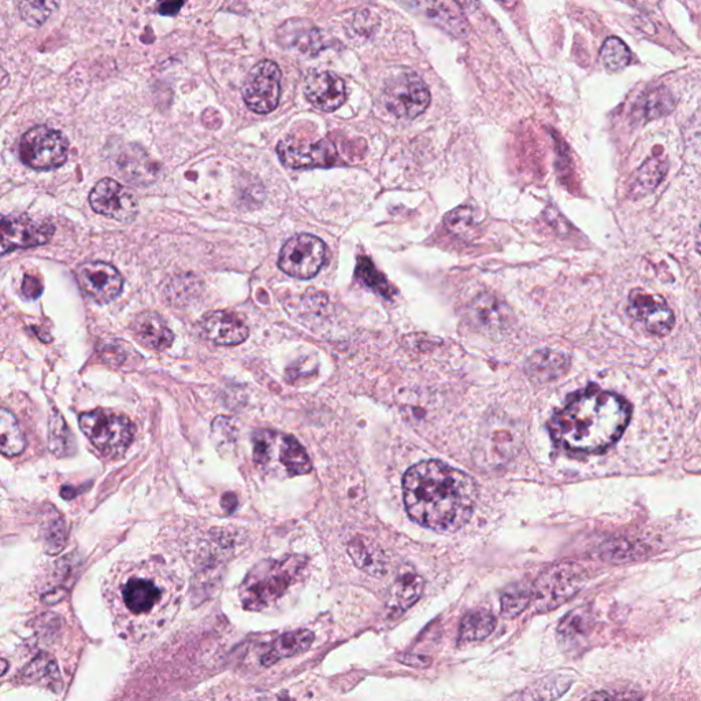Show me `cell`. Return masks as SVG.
Here are the masks:
<instances>
[{"label":"cell","instance_id":"25","mask_svg":"<svg viewBox=\"0 0 701 701\" xmlns=\"http://www.w3.org/2000/svg\"><path fill=\"white\" fill-rule=\"evenodd\" d=\"M425 582L414 571H406L393 586V603L400 611L409 610L421 599Z\"/></svg>","mask_w":701,"mask_h":701},{"label":"cell","instance_id":"39","mask_svg":"<svg viewBox=\"0 0 701 701\" xmlns=\"http://www.w3.org/2000/svg\"><path fill=\"white\" fill-rule=\"evenodd\" d=\"M9 83V73H7L6 70L2 68V66H0V91H2L3 88H6L7 85H9Z\"/></svg>","mask_w":701,"mask_h":701},{"label":"cell","instance_id":"27","mask_svg":"<svg viewBox=\"0 0 701 701\" xmlns=\"http://www.w3.org/2000/svg\"><path fill=\"white\" fill-rule=\"evenodd\" d=\"M48 440H50L51 452L59 456V458L72 455L76 451L72 430L66 425L65 419H63L62 414L57 409L51 410Z\"/></svg>","mask_w":701,"mask_h":701},{"label":"cell","instance_id":"16","mask_svg":"<svg viewBox=\"0 0 701 701\" xmlns=\"http://www.w3.org/2000/svg\"><path fill=\"white\" fill-rule=\"evenodd\" d=\"M291 584V571L284 566L270 567L265 573L251 577L244 584L243 602L251 610H258L277 599Z\"/></svg>","mask_w":701,"mask_h":701},{"label":"cell","instance_id":"38","mask_svg":"<svg viewBox=\"0 0 701 701\" xmlns=\"http://www.w3.org/2000/svg\"><path fill=\"white\" fill-rule=\"evenodd\" d=\"M183 6V2L162 3V5L159 6V13L163 14V16H174Z\"/></svg>","mask_w":701,"mask_h":701},{"label":"cell","instance_id":"33","mask_svg":"<svg viewBox=\"0 0 701 701\" xmlns=\"http://www.w3.org/2000/svg\"><path fill=\"white\" fill-rule=\"evenodd\" d=\"M120 168L129 181L147 183L148 178L157 176L154 166L148 161L144 152H125V159L120 161Z\"/></svg>","mask_w":701,"mask_h":701},{"label":"cell","instance_id":"31","mask_svg":"<svg viewBox=\"0 0 701 701\" xmlns=\"http://www.w3.org/2000/svg\"><path fill=\"white\" fill-rule=\"evenodd\" d=\"M592 628V615L585 608H576L560 622L558 633L563 640L576 641L588 634Z\"/></svg>","mask_w":701,"mask_h":701},{"label":"cell","instance_id":"10","mask_svg":"<svg viewBox=\"0 0 701 701\" xmlns=\"http://www.w3.org/2000/svg\"><path fill=\"white\" fill-rule=\"evenodd\" d=\"M55 226L27 214L0 215V257L16 250L43 246L53 239Z\"/></svg>","mask_w":701,"mask_h":701},{"label":"cell","instance_id":"14","mask_svg":"<svg viewBox=\"0 0 701 701\" xmlns=\"http://www.w3.org/2000/svg\"><path fill=\"white\" fill-rule=\"evenodd\" d=\"M76 276L85 295L96 303L113 302L121 295L124 288V280L120 272L110 263H83L77 269Z\"/></svg>","mask_w":701,"mask_h":701},{"label":"cell","instance_id":"28","mask_svg":"<svg viewBox=\"0 0 701 701\" xmlns=\"http://www.w3.org/2000/svg\"><path fill=\"white\" fill-rule=\"evenodd\" d=\"M567 359L554 351H541L533 355L529 362V372L539 380H552L566 370Z\"/></svg>","mask_w":701,"mask_h":701},{"label":"cell","instance_id":"13","mask_svg":"<svg viewBox=\"0 0 701 701\" xmlns=\"http://www.w3.org/2000/svg\"><path fill=\"white\" fill-rule=\"evenodd\" d=\"M89 203L96 213L120 222H132L139 213L135 195L113 178H103L95 185Z\"/></svg>","mask_w":701,"mask_h":701},{"label":"cell","instance_id":"40","mask_svg":"<svg viewBox=\"0 0 701 701\" xmlns=\"http://www.w3.org/2000/svg\"><path fill=\"white\" fill-rule=\"evenodd\" d=\"M7 671V662L6 660L0 659V675L5 674Z\"/></svg>","mask_w":701,"mask_h":701},{"label":"cell","instance_id":"18","mask_svg":"<svg viewBox=\"0 0 701 701\" xmlns=\"http://www.w3.org/2000/svg\"><path fill=\"white\" fill-rule=\"evenodd\" d=\"M203 330L207 339L220 346H237L248 337V328L244 321L229 311H214L203 320Z\"/></svg>","mask_w":701,"mask_h":701},{"label":"cell","instance_id":"4","mask_svg":"<svg viewBox=\"0 0 701 701\" xmlns=\"http://www.w3.org/2000/svg\"><path fill=\"white\" fill-rule=\"evenodd\" d=\"M252 444L254 461L262 469L272 470L274 462H277L289 477L302 476L313 469L309 455L295 437L272 430H259L252 437Z\"/></svg>","mask_w":701,"mask_h":701},{"label":"cell","instance_id":"15","mask_svg":"<svg viewBox=\"0 0 701 701\" xmlns=\"http://www.w3.org/2000/svg\"><path fill=\"white\" fill-rule=\"evenodd\" d=\"M629 313L637 321L643 322L649 332L658 336L669 335L675 322L673 311L666 300L644 289L630 292Z\"/></svg>","mask_w":701,"mask_h":701},{"label":"cell","instance_id":"30","mask_svg":"<svg viewBox=\"0 0 701 701\" xmlns=\"http://www.w3.org/2000/svg\"><path fill=\"white\" fill-rule=\"evenodd\" d=\"M674 106V98L669 89L655 88L641 100V113H643L645 120L652 121L655 118L667 116L673 111Z\"/></svg>","mask_w":701,"mask_h":701},{"label":"cell","instance_id":"32","mask_svg":"<svg viewBox=\"0 0 701 701\" xmlns=\"http://www.w3.org/2000/svg\"><path fill=\"white\" fill-rule=\"evenodd\" d=\"M355 276L359 281H362L366 287L373 289L374 292L380 293L384 298H392L395 289L388 283L387 278L382 276L373 265L369 258H359L356 265Z\"/></svg>","mask_w":701,"mask_h":701},{"label":"cell","instance_id":"23","mask_svg":"<svg viewBox=\"0 0 701 701\" xmlns=\"http://www.w3.org/2000/svg\"><path fill=\"white\" fill-rule=\"evenodd\" d=\"M496 628V618L489 611L478 610L463 618L459 628L458 643L461 645L480 643Z\"/></svg>","mask_w":701,"mask_h":701},{"label":"cell","instance_id":"36","mask_svg":"<svg viewBox=\"0 0 701 701\" xmlns=\"http://www.w3.org/2000/svg\"><path fill=\"white\" fill-rule=\"evenodd\" d=\"M643 695H639L637 691H599L591 693L582 701H641Z\"/></svg>","mask_w":701,"mask_h":701},{"label":"cell","instance_id":"35","mask_svg":"<svg viewBox=\"0 0 701 701\" xmlns=\"http://www.w3.org/2000/svg\"><path fill=\"white\" fill-rule=\"evenodd\" d=\"M55 9L57 3L54 2H22L18 5L22 20L36 28L42 27Z\"/></svg>","mask_w":701,"mask_h":701},{"label":"cell","instance_id":"24","mask_svg":"<svg viewBox=\"0 0 701 701\" xmlns=\"http://www.w3.org/2000/svg\"><path fill=\"white\" fill-rule=\"evenodd\" d=\"M27 447L24 430L16 415L0 407V452L6 456H17Z\"/></svg>","mask_w":701,"mask_h":701},{"label":"cell","instance_id":"9","mask_svg":"<svg viewBox=\"0 0 701 701\" xmlns=\"http://www.w3.org/2000/svg\"><path fill=\"white\" fill-rule=\"evenodd\" d=\"M584 584L582 571L573 566H558L545 571L532 588L534 610L539 613L555 610L571 599Z\"/></svg>","mask_w":701,"mask_h":701},{"label":"cell","instance_id":"8","mask_svg":"<svg viewBox=\"0 0 701 701\" xmlns=\"http://www.w3.org/2000/svg\"><path fill=\"white\" fill-rule=\"evenodd\" d=\"M430 91L424 80L413 72H403L388 81L384 102L393 116L414 120L430 105Z\"/></svg>","mask_w":701,"mask_h":701},{"label":"cell","instance_id":"29","mask_svg":"<svg viewBox=\"0 0 701 701\" xmlns=\"http://www.w3.org/2000/svg\"><path fill=\"white\" fill-rule=\"evenodd\" d=\"M600 58L604 68L610 73L622 72L626 66L632 61V53H630L628 44L622 42L619 37H608L604 42L602 50H600Z\"/></svg>","mask_w":701,"mask_h":701},{"label":"cell","instance_id":"1","mask_svg":"<svg viewBox=\"0 0 701 701\" xmlns=\"http://www.w3.org/2000/svg\"><path fill=\"white\" fill-rule=\"evenodd\" d=\"M477 495L476 482L469 474L443 462H419L404 474L407 513L418 525L435 532L463 528L473 515Z\"/></svg>","mask_w":701,"mask_h":701},{"label":"cell","instance_id":"19","mask_svg":"<svg viewBox=\"0 0 701 701\" xmlns=\"http://www.w3.org/2000/svg\"><path fill=\"white\" fill-rule=\"evenodd\" d=\"M415 9L443 31L455 37H465L470 28L461 5L455 2L414 3Z\"/></svg>","mask_w":701,"mask_h":701},{"label":"cell","instance_id":"7","mask_svg":"<svg viewBox=\"0 0 701 701\" xmlns=\"http://www.w3.org/2000/svg\"><path fill=\"white\" fill-rule=\"evenodd\" d=\"M326 257H328V248L324 241L320 237L302 233L291 237L284 244L278 266L288 276L309 280L317 276L324 267Z\"/></svg>","mask_w":701,"mask_h":701},{"label":"cell","instance_id":"17","mask_svg":"<svg viewBox=\"0 0 701 701\" xmlns=\"http://www.w3.org/2000/svg\"><path fill=\"white\" fill-rule=\"evenodd\" d=\"M304 94L315 109L330 113L346 102V83L332 72L311 74L304 83Z\"/></svg>","mask_w":701,"mask_h":701},{"label":"cell","instance_id":"21","mask_svg":"<svg viewBox=\"0 0 701 701\" xmlns=\"http://www.w3.org/2000/svg\"><path fill=\"white\" fill-rule=\"evenodd\" d=\"M667 172H669V162L663 155L649 158L634 173L632 184H630V194L637 199L651 194L665 180Z\"/></svg>","mask_w":701,"mask_h":701},{"label":"cell","instance_id":"3","mask_svg":"<svg viewBox=\"0 0 701 701\" xmlns=\"http://www.w3.org/2000/svg\"><path fill=\"white\" fill-rule=\"evenodd\" d=\"M105 595L114 625L126 640L146 639L168 610L162 586L142 574H129L111 582Z\"/></svg>","mask_w":701,"mask_h":701},{"label":"cell","instance_id":"26","mask_svg":"<svg viewBox=\"0 0 701 701\" xmlns=\"http://www.w3.org/2000/svg\"><path fill=\"white\" fill-rule=\"evenodd\" d=\"M444 225L451 235L461 240H474L480 235L476 215L471 207H456L445 215Z\"/></svg>","mask_w":701,"mask_h":701},{"label":"cell","instance_id":"34","mask_svg":"<svg viewBox=\"0 0 701 701\" xmlns=\"http://www.w3.org/2000/svg\"><path fill=\"white\" fill-rule=\"evenodd\" d=\"M532 602V588L513 586L502 596V613L508 618L517 617Z\"/></svg>","mask_w":701,"mask_h":701},{"label":"cell","instance_id":"37","mask_svg":"<svg viewBox=\"0 0 701 701\" xmlns=\"http://www.w3.org/2000/svg\"><path fill=\"white\" fill-rule=\"evenodd\" d=\"M22 292L29 299H36L42 295L43 287L40 281L36 277L25 276L24 283H22Z\"/></svg>","mask_w":701,"mask_h":701},{"label":"cell","instance_id":"12","mask_svg":"<svg viewBox=\"0 0 701 701\" xmlns=\"http://www.w3.org/2000/svg\"><path fill=\"white\" fill-rule=\"evenodd\" d=\"M278 157L291 169L332 168L339 162L336 147L328 139L317 142L289 139L278 144Z\"/></svg>","mask_w":701,"mask_h":701},{"label":"cell","instance_id":"11","mask_svg":"<svg viewBox=\"0 0 701 701\" xmlns=\"http://www.w3.org/2000/svg\"><path fill=\"white\" fill-rule=\"evenodd\" d=\"M244 102L250 110L267 114L276 110L281 96V70L273 61H262L248 73L243 85Z\"/></svg>","mask_w":701,"mask_h":701},{"label":"cell","instance_id":"5","mask_svg":"<svg viewBox=\"0 0 701 701\" xmlns=\"http://www.w3.org/2000/svg\"><path fill=\"white\" fill-rule=\"evenodd\" d=\"M80 428L96 450L109 458L124 454L135 436L131 419L105 409L81 415Z\"/></svg>","mask_w":701,"mask_h":701},{"label":"cell","instance_id":"6","mask_svg":"<svg viewBox=\"0 0 701 701\" xmlns=\"http://www.w3.org/2000/svg\"><path fill=\"white\" fill-rule=\"evenodd\" d=\"M69 144L61 132L36 126L22 136L21 161L29 168L50 170L59 168L68 159Z\"/></svg>","mask_w":701,"mask_h":701},{"label":"cell","instance_id":"20","mask_svg":"<svg viewBox=\"0 0 701 701\" xmlns=\"http://www.w3.org/2000/svg\"><path fill=\"white\" fill-rule=\"evenodd\" d=\"M132 332L139 343L155 351L166 350L174 340L173 332L166 322L151 311L137 315L132 324Z\"/></svg>","mask_w":701,"mask_h":701},{"label":"cell","instance_id":"22","mask_svg":"<svg viewBox=\"0 0 701 701\" xmlns=\"http://www.w3.org/2000/svg\"><path fill=\"white\" fill-rule=\"evenodd\" d=\"M313 641L314 634L310 630H296V632L284 634V636L278 637L269 651L263 655L262 665L273 666L278 660L302 654L311 647Z\"/></svg>","mask_w":701,"mask_h":701},{"label":"cell","instance_id":"2","mask_svg":"<svg viewBox=\"0 0 701 701\" xmlns=\"http://www.w3.org/2000/svg\"><path fill=\"white\" fill-rule=\"evenodd\" d=\"M629 403L617 393L596 387L574 393L551 421L560 447L595 454L617 443L630 421Z\"/></svg>","mask_w":701,"mask_h":701},{"label":"cell","instance_id":"41","mask_svg":"<svg viewBox=\"0 0 701 701\" xmlns=\"http://www.w3.org/2000/svg\"><path fill=\"white\" fill-rule=\"evenodd\" d=\"M262 701H281V700H280V699H270V697H269V699H267V700H262Z\"/></svg>","mask_w":701,"mask_h":701}]
</instances>
